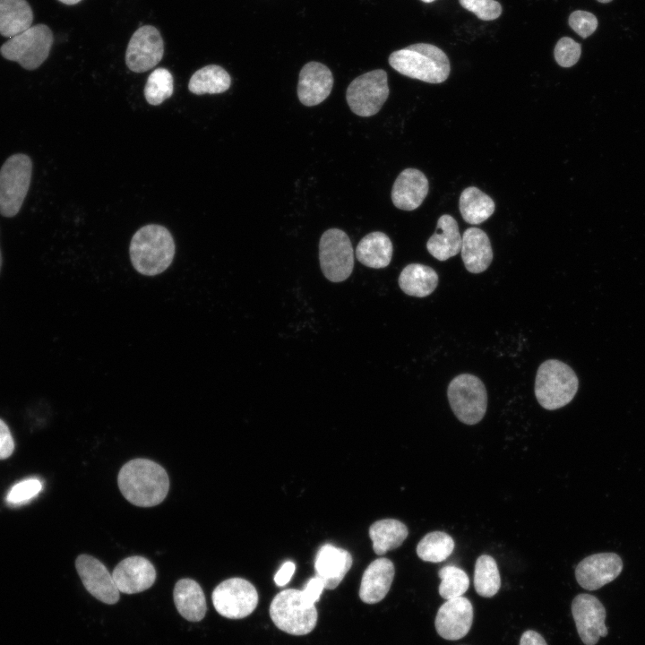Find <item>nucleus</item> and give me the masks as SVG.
I'll return each mask as SVG.
<instances>
[{"label":"nucleus","mask_w":645,"mask_h":645,"mask_svg":"<svg viewBox=\"0 0 645 645\" xmlns=\"http://www.w3.org/2000/svg\"><path fill=\"white\" fill-rule=\"evenodd\" d=\"M32 173L30 157L18 153L10 156L0 168V214L15 216L27 195Z\"/></svg>","instance_id":"obj_8"},{"label":"nucleus","mask_w":645,"mask_h":645,"mask_svg":"<svg viewBox=\"0 0 645 645\" xmlns=\"http://www.w3.org/2000/svg\"><path fill=\"white\" fill-rule=\"evenodd\" d=\"M324 589L325 586L322 579L316 575L307 581L305 589L302 590V595L307 602L315 604V602L319 600Z\"/></svg>","instance_id":"obj_39"},{"label":"nucleus","mask_w":645,"mask_h":645,"mask_svg":"<svg viewBox=\"0 0 645 645\" xmlns=\"http://www.w3.org/2000/svg\"><path fill=\"white\" fill-rule=\"evenodd\" d=\"M474 587L477 593L484 598H492L501 587V577L495 560L488 555H480L475 563Z\"/></svg>","instance_id":"obj_31"},{"label":"nucleus","mask_w":645,"mask_h":645,"mask_svg":"<svg viewBox=\"0 0 645 645\" xmlns=\"http://www.w3.org/2000/svg\"><path fill=\"white\" fill-rule=\"evenodd\" d=\"M352 565V556L345 549L326 544L318 550L314 568L325 589H335Z\"/></svg>","instance_id":"obj_21"},{"label":"nucleus","mask_w":645,"mask_h":645,"mask_svg":"<svg viewBox=\"0 0 645 645\" xmlns=\"http://www.w3.org/2000/svg\"><path fill=\"white\" fill-rule=\"evenodd\" d=\"M447 397L456 417L466 425H476L484 417L487 393L483 382L470 374H461L449 383Z\"/></svg>","instance_id":"obj_6"},{"label":"nucleus","mask_w":645,"mask_h":645,"mask_svg":"<svg viewBox=\"0 0 645 645\" xmlns=\"http://www.w3.org/2000/svg\"><path fill=\"white\" fill-rule=\"evenodd\" d=\"M473 622V606L464 597L446 600L437 611L434 625L445 640L456 641L469 632Z\"/></svg>","instance_id":"obj_16"},{"label":"nucleus","mask_w":645,"mask_h":645,"mask_svg":"<svg viewBox=\"0 0 645 645\" xmlns=\"http://www.w3.org/2000/svg\"><path fill=\"white\" fill-rule=\"evenodd\" d=\"M333 82L332 73L325 64L314 61L305 64L297 83L300 102L307 107L322 103L330 95Z\"/></svg>","instance_id":"obj_18"},{"label":"nucleus","mask_w":645,"mask_h":645,"mask_svg":"<svg viewBox=\"0 0 645 645\" xmlns=\"http://www.w3.org/2000/svg\"><path fill=\"white\" fill-rule=\"evenodd\" d=\"M296 570V565L293 562L288 561L280 567L274 576V581L277 586L283 587L287 585L292 578Z\"/></svg>","instance_id":"obj_41"},{"label":"nucleus","mask_w":645,"mask_h":645,"mask_svg":"<svg viewBox=\"0 0 645 645\" xmlns=\"http://www.w3.org/2000/svg\"><path fill=\"white\" fill-rule=\"evenodd\" d=\"M77 572L87 591L98 600L113 605L119 600L120 592L112 573L97 558L80 555L75 561Z\"/></svg>","instance_id":"obj_14"},{"label":"nucleus","mask_w":645,"mask_h":645,"mask_svg":"<svg viewBox=\"0 0 645 645\" xmlns=\"http://www.w3.org/2000/svg\"><path fill=\"white\" fill-rule=\"evenodd\" d=\"M460 5L482 21H493L502 13V5L495 0H459Z\"/></svg>","instance_id":"obj_37"},{"label":"nucleus","mask_w":645,"mask_h":645,"mask_svg":"<svg viewBox=\"0 0 645 645\" xmlns=\"http://www.w3.org/2000/svg\"><path fill=\"white\" fill-rule=\"evenodd\" d=\"M399 286L407 295L416 297L429 296L438 285L437 272L420 263L407 265L399 276Z\"/></svg>","instance_id":"obj_26"},{"label":"nucleus","mask_w":645,"mask_h":645,"mask_svg":"<svg viewBox=\"0 0 645 645\" xmlns=\"http://www.w3.org/2000/svg\"><path fill=\"white\" fill-rule=\"evenodd\" d=\"M393 246L390 237L380 231L365 236L357 244L355 254L357 259L364 265L381 269L391 262Z\"/></svg>","instance_id":"obj_25"},{"label":"nucleus","mask_w":645,"mask_h":645,"mask_svg":"<svg viewBox=\"0 0 645 645\" xmlns=\"http://www.w3.org/2000/svg\"><path fill=\"white\" fill-rule=\"evenodd\" d=\"M460 254L468 271H485L493 260V250L486 233L477 228H467L462 235Z\"/></svg>","instance_id":"obj_22"},{"label":"nucleus","mask_w":645,"mask_h":645,"mask_svg":"<svg viewBox=\"0 0 645 645\" xmlns=\"http://www.w3.org/2000/svg\"><path fill=\"white\" fill-rule=\"evenodd\" d=\"M173 598L178 613L187 621L199 622L207 611L204 593L192 579L179 580L174 588Z\"/></svg>","instance_id":"obj_24"},{"label":"nucleus","mask_w":645,"mask_h":645,"mask_svg":"<svg viewBox=\"0 0 645 645\" xmlns=\"http://www.w3.org/2000/svg\"><path fill=\"white\" fill-rule=\"evenodd\" d=\"M408 530L404 523L395 519H384L370 526L369 537L376 555L399 547L408 537Z\"/></svg>","instance_id":"obj_28"},{"label":"nucleus","mask_w":645,"mask_h":645,"mask_svg":"<svg viewBox=\"0 0 645 645\" xmlns=\"http://www.w3.org/2000/svg\"><path fill=\"white\" fill-rule=\"evenodd\" d=\"M421 1L424 3H431V2H434V0H421Z\"/></svg>","instance_id":"obj_45"},{"label":"nucleus","mask_w":645,"mask_h":645,"mask_svg":"<svg viewBox=\"0 0 645 645\" xmlns=\"http://www.w3.org/2000/svg\"><path fill=\"white\" fill-rule=\"evenodd\" d=\"M520 645H547L545 639L537 632L528 630L520 637Z\"/></svg>","instance_id":"obj_42"},{"label":"nucleus","mask_w":645,"mask_h":645,"mask_svg":"<svg viewBox=\"0 0 645 645\" xmlns=\"http://www.w3.org/2000/svg\"><path fill=\"white\" fill-rule=\"evenodd\" d=\"M597 1H598L599 3H602V4H606V3H610L612 0H597Z\"/></svg>","instance_id":"obj_44"},{"label":"nucleus","mask_w":645,"mask_h":645,"mask_svg":"<svg viewBox=\"0 0 645 645\" xmlns=\"http://www.w3.org/2000/svg\"><path fill=\"white\" fill-rule=\"evenodd\" d=\"M112 576L120 593L135 594L150 588L156 580V570L145 557L133 555L122 560Z\"/></svg>","instance_id":"obj_17"},{"label":"nucleus","mask_w":645,"mask_h":645,"mask_svg":"<svg viewBox=\"0 0 645 645\" xmlns=\"http://www.w3.org/2000/svg\"><path fill=\"white\" fill-rule=\"evenodd\" d=\"M175 250V242L168 228L148 224L133 236L129 253L133 266L139 273L155 276L168 268Z\"/></svg>","instance_id":"obj_2"},{"label":"nucleus","mask_w":645,"mask_h":645,"mask_svg":"<svg viewBox=\"0 0 645 645\" xmlns=\"http://www.w3.org/2000/svg\"><path fill=\"white\" fill-rule=\"evenodd\" d=\"M164 55V42L159 30L143 25L132 35L125 51V64L134 73H143L156 66Z\"/></svg>","instance_id":"obj_12"},{"label":"nucleus","mask_w":645,"mask_h":645,"mask_svg":"<svg viewBox=\"0 0 645 645\" xmlns=\"http://www.w3.org/2000/svg\"><path fill=\"white\" fill-rule=\"evenodd\" d=\"M319 260L323 275L330 281L347 280L354 267V251L348 235L339 228H330L321 236Z\"/></svg>","instance_id":"obj_10"},{"label":"nucleus","mask_w":645,"mask_h":645,"mask_svg":"<svg viewBox=\"0 0 645 645\" xmlns=\"http://www.w3.org/2000/svg\"><path fill=\"white\" fill-rule=\"evenodd\" d=\"M579 387L574 371L557 359L543 362L536 374L535 396L546 409L555 410L570 403Z\"/></svg>","instance_id":"obj_4"},{"label":"nucleus","mask_w":645,"mask_h":645,"mask_svg":"<svg viewBox=\"0 0 645 645\" xmlns=\"http://www.w3.org/2000/svg\"><path fill=\"white\" fill-rule=\"evenodd\" d=\"M572 614L578 634L585 645H595L608 630L605 624L606 609L600 600L590 594H579L572 603Z\"/></svg>","instance_id":"obj_13"},{"label":"nucleus","mask_w":645,"mask_h":645,"mask_svg":"<svg viewBox=\"0 0 645 645\" xmlns=\"http://www.w3.org/2000/svg\"><path fill=\"white\" fill-rule=\"evenodd\" d=\"M58 1H60V2L63 3V4H68V5H72V4H78V3L81 2L82 0H58Z\"/></svg>","instance_id":"obj_43"},{"label":"nucleus","mask_w":645,"mask_h":645,"mask_svg":"<svg viewBox=\"0 0 645 645\" xmlns=\"http://www.w3.org/2000/svg\"><path fill=\"white\" fill-rule=\"evenodd\" d=\"M462 236L456 219L449 214L442 215L437 220L435 232L429 237L426 249L439 261H446L460 252Z\"/></svg>","instance_id":"obj_23"},{"label":"nucleus","mask_w":645,"mask_h":645,"mask_svg":"<svg viewBox=\"0 0 645 645\" xmlns=\"http://www.w3.org/2000/svg\"><path fill=\"white\" fill-rule=\"evenodd\" d=\"M212 603L216 611L229 619H241L251 615L258 605L254 586L242 578H230L213 590Z\"/></svg>","instance_id":"obj_11"},{"label":"nucleus","mask_w":645,"mask_h":645,"mask_svg":"<svg viewBox=\"0 0 645 645\" xmlns=\"http://www.w3.org/2000/svg\"><path fill=\"white\" fill-rule=\"evenodd\" d=\"M389 91L386 72L376 69L355 78L348 86L346 99L353 113L367 117L380 111Z\"/></svg>","instance_id":"obj_9"},{"label":"nucleus","mask_w":645,"mask_h":645,"mask_svg":"<svg viewBox=\"0 0 645 645\" xmlns=\"http://www.w3.org/2000/svg\"><path fill=\"white\" fill-rule=\"evenodd\" d=\"M623 571V561L615 553H598L582 559L575 568L580 587L596 590L616 579Z\"/></svg>","instance_id":"obj_15"},{"label":"nucleus","mask_w":645,"mask_h":645,"mask_svg":"<svg viewBox=\"0 0 645 645\" xmlns=\"http://www.w3.org/2000/svg\"><path fill=\"white\" fill-rule=\"evenodd\" d=\"M394 574V564L388 558L373 561L361 579L360 599L366 604H375L383 600L390 590Z\"/></svg>","instance_id":"obj_20"},{"label":"nucleus","mask_w":645,"mask_h":645,"mask_svg":"<svg viewBox=\"0 0 645 645\" xmlns=\"http://www.w3.org/2000/svg\"><path fill=\"white\" fill-rule=\"evenodd\" d=\"M429 190V183L423 172L416 168L402 170L396 178L391 189V201L394 206L403 211L418 208Z\"/></svg>","instance_id":"obj_19"},{"label":"nucleus","mask_w":645,"mask_h":645,"mask_svg":"<svg viewBox=\"0 0 645 645\" xmlns=\"http://www.w3.org/2000/svg\"><path fill=\"white\" fill-rule=\"evenodd\" d=\"M1 266H2V254H1V249H0V270H1Z\"/></svg>","instance_id":"obj_46"},{"label":"nucleus","mask_w":645,"mask_h":645,"mask_svg":"<svg viewBox=\"0 0 645 645\" xmlns=\"http://www.w3.org/2000/svg\"><path fill=\"white\" fill-rule=\"evenodd\" d=\"M42 489L39 479L31 477L15 484L6 495V502L12 505H20L37 496Z\"/></svg>","instance_id":"obj_35"},{"label":"nucleus","mask_w":645,"mask_h":645,"mask_svg":"<svg viewBox=\"0 0 645 645\" xmlns=\"http://www.w3.org/2000/svg\"><path fill=\"white\" fill-rule=\"evenodd\" d=\"M388 61L400 74L428 83L445 82L451 72L446 54L427 43H417L396 50Z\"/></svg>","instance_id":"obj_3"},{"label":"nucleus","mask_w":645,"mask_h":645,"mask_svg":"<svg viewBox=\"0 0 645 645\" xmlns=\"http://www.w3.org/2000/svg\"><path fill=\"white\" fill-rule=\"evenodd\" d=\"M454 549V540L443 531H432L422 538L417 546L418 557L426 562L440 563L447 559Z\"/></svg>","instance_id":"obj_32"},{"label":"nucleus","mask_w":645,"mask_h":645,"mask_svg":"<svg viewBox=\"0 0 645 645\" xmlns=\"http://www.w3.org/2000/svg\"><path fill=\"white\" fill-rule=\"evenodd\" d=\"M270 615L280 630L298 636L311 632L318 617L315 605L304 598L302 590L295 589H284L274 597Z\"/></svg>","instance_id":"obj_5"},{"label":"nucleus","mask_w":645,"mask_h":645,"mask_svg":"<svg viewBox=\"0 0 645 645\" xmlns=\"http://www.w3.org/2000/svg\"><path fill=\"white\" fill-rule=\"evenodd\" d=\"M568 23L579 36L586 39L596 30L598 19L591 13L577 10L570 14Z\"/></svg>","instance_id":"obj_38"},{"label":"nucleus","mask_w":645,"mask_h":645,"mask_svg":"<svg viewBox=\"0 0 645 645\" xmlns=\"http://www.w3.org/2000/svg\"><path fill=\"white\" fill-rule=\"evenodd\" d=\"M581 46L569 37L561 38L554 50L556 63L562 67H571L580 59Z\"/></svg>","instance_id":"obj_36"},{"label":"nucleus","mask_w":645,"mask_h":645,"mask_svg":"<svg viewBox=\"0 0 645 645\" xmlns=\"http://www.w3.org/2000/svg\"><path fill=\"white\" fill-rule=\"evenodd\" d=\"M53 41L49 27L37 24L10 38L1 46L0 53L5 59L15 61L27 70H34L47 58Z\"/></svg>","instance_id":"obj_7"},{"label":"nucleus","mask_w":645,"mask_h":645,"mask_svg":"<svg viewBox=\"0 0 645 645\" xmlns=\"http://www.w3.org/2000/svg\"><path fill=\"white\" fill-rule=\"evenodd\" d=\"M441 579L439 594L445 600L461 597L469 589V580L467 573L455 565H446L438 572Z\"/></svg>","instance_id":"obj_34"},{"label":"nucleus","mask_w":645,"mask_h":645,"mask_svg":"<svg viewBox=\"0 0 645 645\" xmlns=\"http://www.w3.org/2000/svg\"><path fill=\"white\" fill-rule=\"evenodd\" d=\"M173 90L174 85L171 73L168 69L158 68L149 75L143 93L149 104L158 106L170 98Z\"/></svg>","instance_id":"obj_33"},{"label":"nucleus","mask_w":645,"mask_h":645,"mask_svg":"<svg viewBox=\"0 0 645 645\" xmlns=\"http://www.w3.org/2000/svg\"><path fill=\"white\" fill-rule=\"evenodd\" d=\"M117 484L124 497L140 507L159 504L169 489L166 470L147 459H133L126 462L119 470Z\"/></svg>","instance_id":"obj_1"},{"label":"nucleus","mask_w":645,"mask_h":645,"mask_svg":"<svg viewBox=\"0 0 645 645\" xmlns=\"http://www.w3.org/2000/svg\"><path fill=\"white\" fill-rule=\"evenodd\" d=\"M14 450V442L7 425L0 419V460L9 458Z\"/></svg>","instance_id":"obj_40"},{"label":"nucleus","mask_w":645,"mask_h":645,"mask_svg":"<svg viewBox=\"0 0 645 645\" xmlns=\"http://www.w3.org/2000/svg\"><path fill=\"white\" fill-rule=\"evenodd\" d=\"M230 85L231 77L223 67L209 64L194 73L188 90L196 95L219 94L228 90Z\"/></svg>","instance_id":"obj_30"},{"label":"nucleus","mask_w":645,"mask_h":645,"mask_svg":"<svg viewBox=\"0 0 645 645\" xmlns=\"http://www.w3.org/2000/svg\"><path fill=\"white\" fill-rule=\"evenodd\" d=\"M459 208L463 219L477 225L491 217L495 204L493 199L475 186L464 189L460 196Z\"/></svg>","instance_id":"obj_29"},{"label":"nucleus","mask_w":645,"mask_h":645,"mask_svg":"<svg viewBox=\"0 0 645 645\" xmlns=\"http://www.w3.org/2000/svg\"><path fill=\"white\" fill-rule=\"evenodd\" d=\"M33 12L26 0H0V34L13 38L31 27Z\"/></svg>","instance_id":"obj_27"}]
</instances>
